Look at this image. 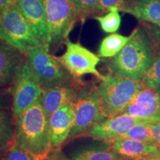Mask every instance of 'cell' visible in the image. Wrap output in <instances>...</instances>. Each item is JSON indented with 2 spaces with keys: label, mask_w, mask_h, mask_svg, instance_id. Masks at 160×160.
Returning a JSON list of instances; mask_svg holds the SVG:
<instances>
[{
  "label": "cell",
  "mask_w": 160,
  "mask_h": 160,
  "mask_svg": "<svg viewBox=\"0 0 160 160\" xmlns=\"http://www.w3.org/2000/svg\"><path fill=\"white\" fill-rule=\"evenodd\" d=\"M153 159H158V160H160V147H159V150H158L157 154L155 155V157H153Z\"/></svg>",
  "instance_id": "4dcf8cb0"
},
{
  "label": "cell",
  "mask_w": 160,
  "mask_h": 160,
  "mask_svg": "<svg viewBox=\"0 0 160 160\" xmlns=\"http://www.w3.org/2000/svg\"><path fill=\"white\" fill-rule=\"evenodd\" d=\"M153 42L154 46L153 62L142 82L148 87L160 92V41H153Z\"/></svg>",
  "instance_id": "44dd1931"
},
{
  "label": "cell",
  "mask_w": 160,
  "mask_h": 160,
  "mask_svg": "<svg viewBox=\"0 0 160 160\" xmlns=\"http://www.w3.org/2000/svg\"><path fill=\"white\" fill-rule=\"evenodd\" d=\"M50 51L49 45H42L29 48L25 53L30 67L43 89L74 83L81 79L70 74L57 57Z\"/></svg>",
  "instance_id": "277c9868"
},
{
  "label": "cell",
  "mask_w": 160,
  "mask_h": 160,
  "mask_svg": "<svg viewBox=\"0 0 160 160\" xmlns=\"http://www.w3.org/2000/svg\"><path fill=\"white\" fill-rule=\"evenodd\" d=\"M0 39L24 54L29 48L45 45L36 37L17 2L0 16Z\"/></svg>",
  "instance_id": "8992f818"
},
{
  "label": "cell",
  "mask_w": 160,
  "mask_h": 160,
  "mask_svg": "<svg viewBox=\"0 0 160 160\" xmlns=\"http://www.w3.org/2000/svg\"><path fill=\"white\" fill-rule=\"evenodd\" d=\"M10 88L14 119L39 101L43 91L27 59L18 68Z\"/></svg>",
  "instance_id": "ba28073f"
},
{
  "label": "cell",
  "mask_w": 160,
  "mask_h": 160,
  "mask_svg": "<svg viewBox=\"0 0 160 160\" xmlns=\"http://www.w3.org/2000/svg\"><path fill=\"white\" fill-rule=\"evenodd\" d=\"M17 4L38 39L49 45L50 35L43 0H17Z\"/></svg>",
  "instance_id": "7c38bea8"
},
{
  "label": "cell",
  "mask_w": 160,
  "mask_h": 160,
  "mask_svg": "<svg viewBox=\"0 0 160 160\" xmlns=\"http://www.w3.org/2000/svg\"><path fill=\"white\" fill-rule=\"evenodd\" d=\"M116 8L110 9L108 13L97 16L94 19L99 22L100 27L105 33H114L119 30L121 25V16Z\"/></svg>",
  "instance_id": "603a6c76"
},
{
  "label": "cell",
  "mask_w": 160,
  "mask_h": 160,
  "mask_svg": "<svg viewBox=\"0 0 160 160\" xmlns=\"http://www.w3.org/2000/svg\"><path fill=\"white\" fill-rule=\"evenodd\" d=\"M122 137L145 142L159 147L157 142L152 134L149 124H137L133 125L122 135Z\"/></svg>",
  "instance_id": "cb8c5ba5"
},
{
  "label": "cell",
  "mask_w": 160,
  "mask_h": 160,
  "mask_svg": "<svg viewBox=\"0 0 160 160\" xmlns=\"http://www.w3.org/2000/svg\"><path fill=\"white\" fill-rule=\"evenodd\" d=\"M130 37H125L118 33H113L104 38L100 43L98 55L102 58H113L127 44Z\"/></svg>",
  "instance_id": "ffe728a7"
},
{
  "label": "cell",
  "mask_w": 160,
  "mask_h": 160,
  "mask_svg": "<svg viewBox=\"0 0 160 160\" xmlns=\"http://www.w3.org/2000/svg\"><path fill=\"white\" fill-rule=\"evenodd\" d=\"M5 153H5V152L0 151V160H4V157H5Z\"/></svg>",
  "instance_id": "1f68e13d"
},
{
  "label": "cell",
  "mask_w": 160,
  "mask_h": 160,
  "mask_svg": "<svg viewBox=\"0 0 160 160\" xmlns=\"http://www.w3.org/2000/svg\"><path fill=\"white\" fill-rule=\"evenodd\" d=\"M4 160H39L31 153H28L18 145L17 142L11 145L8 151L6 152Z\"/></svg>",
  "instance_id": "d4e9b609"
},
{
  "label": "cell",
  "mask_w": 160,
  "mask_h": 160,
  "mask_svg": "<svg viewBox=\"0 0 160 160\" xmlns=\"http://www.w3.org/2000/svg\"><path fill=\"white\" fill-rule=\"evenodd\" d=\"M154 46L147 31L137 27L122 49L112 59L111 73L142 81L151 68Z\"/></svg>",
  "instance_id": "7a4b0ae2"
},
{
  "label": "cell",
  "mask_w": 160,
  "mask_h": 160,
  "mask_svg": "<svg viewBox=\"0 0 160 160\" xmlns=\"http://www.w3.org/2000/svg\"><path fill=\"white\" fill-rule=\"evenodd\" d=\"M15 141L39 160L53 150L49 120L39 100L15 118Z\"/></svg>",
  "instance_id": "6da1fadb"
},
{
  "label": "cell",
  "mask_w": 160,
  "mask_h": 160,
  "mask_svg": "<svg viewBox=\"0 0 160 160\" xmlns=\"http://www.w3.org/2000/svg\"><path fill=\"white\" fill-rule=\"evenodd\" d=\"M95 84H84L74 102V122L68 139L79 137L105 121L102 103Z\"/></svg>",
  "instance_id": "5b68a950"
},
{
  "label": "cell",
  "mask_w": 160,
  "mask_h": 160,
  "mask_svg": "<svg viewBox=\"0 0 160 160\" xmlns=\"http://www.w3.org/2000/svg\"><path fill=\"white\" fill-rule=\"evenodd\" d=\"M112 148L122 157L131 160H147L153 159L159 147L120 136L111 142Z\"/></svg>",
  "instance_id": "9a60e30c"
},
{
  "label": "cell",
  "mask_w": 160,
  "mask_h": 160,
  "mask_svg": "<svg viewBox=\"0 0 160 160\" xmlns=\"http://www.w3.org/2000/svg\"><path fill=\"white\" fill-rule=\"evenodd\" d=\"M15 142V119L12 110H0V151L6 153Z\"/></svg>",
  "instance_id": "d6986e66"
},
{
  "label": "cell",
  "mask_w": 160,
  "mask_h": 160,
  "mask_svg": "<svg viewBox=\"0 0 160 160\" xmlns=\"http://www.w3.org/2000/svg\"><path fill=\"white\" fill-rule=\"evenodd\" d=\"M0 110H12L11 88H0Z\"/></svg>",
  "instance_id": "4316f807"
},
{
  "label": "cell",
  "mask_w": 160,
  "mask_h": 160,
  "mask_svg": "<svg viewBox=\"0 0 160 160\" xmlns=\"http://www.w3.org/2000/svg\"><path fill=\"white\" fill-rule=\"evenodd\" d=\"M50 35V50H57L68 39L79 16L70 0H43Z\"/></svg>",
  "instance_id": "52a82bcc"
},
{
  "label": "cell",
  "mask_w": 160,
  "mask_h": 160,
  "mask_svg": "<svg viewBox=\"0 0 160 160\" xmlns=\"http://www.w3.org/2000/svg\"><path fill=\"white\" fill-rule=\"evenodd\" d=\"M17 2V0H0V16L8 8Z\"/></svg>",
  "instance_id": "f546056e"
},
{
  "label": "cell",
  "mask_w": 160,
  "mask_h": 160,
  "mask_svg": "<svg viewBox=\"0 0 160 160\" xmlns=\"http://www.w3.org/2000/svg\"><path fill=\"white\" fill-rule=\"evenodd\" d=\"M155 122H160V119L137 118L126 113H121L115 117L108 118L79 137H89L96 140L111 144L116 138L125 134L133 125Z\"/></svg>",
  "instance_id": "30bf717a"
},
{
  "label": "cell",
  "mask_w": 160,
  "mask_h": 160,
  "mask_svg": "<svg viewBox=\"0 0 160 160\" xmlns=\"http://www.w3.org/2000/svg\"><path fill=\"white\" fill-rule=\"evenodd\" d=\"M149 126L151 128L152 134L157 142L159 147H160V122L149 124Z\"/></svg>",
  "instance_id": "f1b7e54d"
},
{
  "label": "cell",
  "mask_w": 160,
  "mask_h": 160,
  "mask_svg": "<svg viewBox=\"0 0 160 160\" xmlns=\"http://www.w3.org/2000/svg\"><path fill=\"white\" fill-rule=\"evenodd\" d=\"M65 52L57 59L70 74L77 79H81L84 75L92 74L100 80L105 76L98 71L97 66L101 59L79 42H73L69 38L65 41Z\"/></svg>",
  "instance_id": "9c48e42d"
},
{
  "label": "cell",
  "mask_w": 160,
  "mask_h": 160,
  "mask_svg": "<svg viewBox=\"0 0 160 160\" xmlns=\"http://www.w3.org/2000/svg\"><path fill=\"white\" fill-rule=\"evenodd\" d=\"M123 12L131 13L142 22L160 28V0H134Z\"/></svg>",
  "instance_id": "ac0fdd59"
},
{
  "label": "cell",
  "mask_w": 160,
  "mask_h": 160,
  "mask_svg": "<svg viewBox=\"0 0 160 160\" xmlns=\"http://www.w3.org/2000/svg\"><path fill=\"white\" fill-rule=\"evenodd\" d=\"M82 80L66 85L53 86L43 89L39 102L48 117L64 106L74 103L79 90L84 85Z\"/></svg>",
  "instance_id": "8fae6325"
},
{
  "label": "cell",
  "mask_w": 160,
  "mask_h": 160,
  "mask_svg": "<svg viewBox=\"0 0 160 160\" xmlns=\"http://www.w3.org/2000/svg\"><path fill=\"white\" fill-rule=\"evenodd\" d=\"M101 81L97 89L106 119L122 113L138 92L145 86L143 82L113 73L105 76Z\"/></svg>",
  "instance_id": "3957f363"
},
{
  "label": "cell",
  "mask_w": 160,
  "mask_h": 160,
  "mask_svg": "<svg viewBox=\"0 0 160 160\" xmlns=\"http://www.w3.org/2000/svg\"><path fill=\"white\" fill-rule=\"evenodd\" d=\"M122 113L137 118L160 119V92L145 85L133 97Z\"/></svg>",
  "instance_id": "4fadbf2b"
},
{
  "label": "cell",
  "mask_w": 160,
  "mask_h": 160,
  "mask_svg": "<svg viewBox=\"0 0 160 160\" xmlns=\"http://www.w3.org/2000/svg\"><path fill=\"white\" fill-rule=\"evenodd\" d=\"M25 55L0 39V83L4 87L11 86Z\"/></svg>",
  "instance_id": "2e32d148"
},
{
  "label": "cell",
  "mask_w": 160,
  "mask_h": 160,
  "mask_svg": "<svg viewBox=\"0 0 160 160\" xmlns=\"http://www.w3.org/2000/svg\"><path fill=\"white\" fill-rule=\"evenodd\" d=\"M2 87H4V86H3L2 85L1 83H0V88H2Z\"/></svg>",
  "instance_id": "d6a6232c"
},
{
  "label": "cell",
  "mask_w": 160,
  "mask_h": 160,
  "mask_svg": "<svg viewBox=\"0 0 160 160\" xmlns=\"http://www.w3.org/2000/svg\"><path fill=\"white\" fill-rule=\"evenodd\" d=\"M134 0H99V15H103L109 12L110 9L116 8L119 11H123Z\"/></svg>",
  "instance_id": "484cf974"
},
{
  "label": "cell",
  "mask_w": 160,
  "mask_h": 160,
  "mask_svg": "<svg viewBox=\"0 0 160 160\" xmlns=\"http://www.w3.org/2000/svg\"><path fill=\"white\" fill-rule=\"evenodd\" d=\"M53 150H61L68 141L74 122V103L69 104L53 112L48 117Z\"/></svg>",
  "instance_id": "5bb4252c"
},
{
  "label": "cell",
  "mask_w": 160,
  "mask_h": 160,
  "mask_svg": "<svg viewBox=\"0 0 160 160\" xmlns=\"http://www.w3.org/2000/svg\"><path fill=\"white\" fill-rule=\"evenodd\" d=\"M78 16L79 21L84 23L88 18L97 17L99 15V0H70Z\"/></svg>",
  "instance_id": "7402d4cb"
},
{
  "label": "cell",
  "mask_w": 160,
  "mask_h": 160,
  "mask_svg": "<svg viewBox=\"0 0 160 160\" xmlns=\"http://www.w3.org/2000/svg\"><path fill=\"white\" fill-rule=\"evenodd\" d=\"M42 160H70L62 153L61 150H52L51 153Z\"/></svg>",
  "instance_id": "83f0119b"
},
{
  "label": "cell",
  "mask_w": 160,
  "mask_h": 160,
  "mask_svg": "<svg viewBox=\"0 0 160 160\" xmlns=\"http://www.w3.org/2000/svg\"><path fill=\"white\" fill-rule=\"evenodd\" d=\"M147 160H158V159H147Z\"/></svg>",
  "instance_id": "836d02e7"
},
{
  "label": "cell",
  "mask_w": 160,
  "mask_h": 160,
  "mask_svg": "<svg viewBox=\"0 0 160 160\" xmlns=\"http://www.w3.org/2000/svg\"><path fill=\"white\" fill-rule=\"evenodd\" d=\"M70 160H131L122 157L112 148L111 143L89 145L81 147L72 153Z\"/></svg>",
  "instance_id": "e0dca14e"
}]
</instances>
